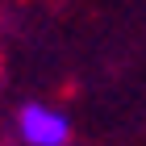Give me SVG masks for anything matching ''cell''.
<instances>
[{
    "label": "cell",
    "instance_id": "6da1fadb",
    "mask_svg": "<svg viewBox=\"0 0 146 146\" xmlns=\"http://www.w3.org/2000/svg\"><path fill=\"white\" fill-rule=\"evenodd\" d=\"M17 125H21V138L29 146H67V138H71L67 117L54 113V109H46V104H25Z\"/></svg>",
    "mask_w": 146,
    "mask_h": 146
}]
</instances>
